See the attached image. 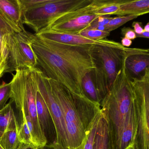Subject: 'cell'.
<instances>
[{
    "label": "cell",
    "mask_w": 149,
    "mask_h": 149,
    "mask_svg": "<svg viewBox=\"0 0 149 149\" xmlns=\"http://www.w3.org/2000/svg\"><path fill=\"white\" fill-rule=\"evenodd\" d=\"M33 51L46 76L67 88L73 95L85 97L82 80L94 69L92 45H68L37 37L28 33Z\"/></svg>",
    "instance_id": "1"
},
{
    "label": "cell",
    "mask_w": 149,
    "mask_h": 149,
    "mask_svg": "<svg viewBox=\"0 0 149 149\" xmlns=\"http://www.w3.org/2000/svg\"><path fill=\"white\" fill-rule=\"evenodd\" d=\"M35 69L17 70L11 83V97L19 111L22 120L30 130L34 144L38 148L47 145V140L40 126L36 105L37 85Z\"/></svg>",
    "instance_id": "2"
},
{
    "label": "cell",
    "mask_w": 149,
    "mask_h": 149,
    "mask_svg": "<svg viewBox=\"0 0 149 149\" xmlns=\"http://www.w3.org/2000/svg\"><path fill=\"white\" fill-rule=\"evenodd\" d=\"M133 99L131 78L124 60L122 68L101 102L112 127L114 143L121 132Z\"/></svg>",
    "instance_id": "3"
},
{
    "label": "cell",
    "mask_w": 149,
    "mask_h": 149,
    "mask_svg": "<svg viewBox=\"0 0 149 149\" xmlns=\"http://www.w3.org/2000/svg\"><path fill=\"white\" fill-rule=\"evenodd\" d=\"M127 49L122 45L91 46L92 78L101 102L122 68Z\"/></svg>",
    "instance_id": "4"
},
{
    "label": "cell",
    "mask_w": 149,
    "mask_h": 149,
    "mask_svg": "<svg viewBox=\"0 0 149 149\" xmlns=\"http://www.w3.org/2000/svg\"><path fill=\"white\" fill-rule=\"evenodd\" d=\"M23 24L36 33L60 15L91 3L92 0H19Z\"/></svg>",
    "instance_id": "5"
},
{
    "label": "cell",
    "mask_w": 149,
    "mask_h": 149,
    "mask_svg": "<svg viewBox=\"0 0 149 149\" xmlns=\"http://www.w3.org/2000/svg\"><path fill=\"white\" fill-rule=\"evenodd\" d=\"M48 80L53 95L60 105L64 117L68 149H78L85 138L86 127L72 93L60 83L49 78Z\"/></svg>",
    "instance_id": "6"
},
{
    "label": "cell",
    "mask_w": 149,
    "mask_h": 149,
    "mask_svg": "<svg viewBox=\"0 0 149 149\" xmlns=\"http://www.w3.org/2000/svg\"><path fill=\"white\" fill-rule=\"evenodd\" d=\"M134 100L137 110L138 149H149V68L140 77L131 79Z\"/></svg>",
    "instance_id": "7"
},
{
    "label": "cell",
    "mask_w": 149,
    "mask_h": 149,
    "mask_svg": "<svg viewBox=\"0 0 149 149\" xmlns=\"http://www.w3.org/2000/svg\"><path fill=\"white\" fill-rule=\"evenodd\" d=\"M28 32L15 33L5 36L7 48V69L11 73L19 69H34L37 65V59L31 46Z\"/></svg>",
    "instance_id": "8"
},
{
    "label": "cell",
    "mask_w": 149,
    "mask_h": 149,
    "mask_svg": "<svg viewBox=\"0 0 149 149\" xmlns=\"http://www.w3.org/2000/svg\"><path fill=\"white\" fill-rule=\"evenodd\" d=\"M35 73L38 90L47 106L54 125L56 134V141L54 144L68 149L64 117L60 105L53 95L48 78L38 68H36Z\"/></svg>",
    "instance_id": "9"
},
{
    "label": "cell",
    "mask_w": 149,
    "mask_h": 149,
    "mask_svg": "<svg viewBox=\"0 0 149 149\" xmlns=\"http://www.w3.org/2000/svg\"><path fill=\"white\" fill-rule=\"evenodd\" d=\"M91 3L60 15L40 32L51 31L69 34H79L100 16L91 13L89 6Z\"/></svg>",
    "instance_id": "10"
},
{
    "label": "cell",
    "mask_w": 149,
    "mask_h": 149,
    "mask_svg": "<svg viewBox=\"0 0 149 149\" xmlns=\"http://www.w3.org/2000/svg\"><path fill=\"white\" fill-rule=\"evenodd\" d=\"M35 34L37 37L43 40L74 46H86L97 44L111 46L122 45L121 43L107 39L94 40L85 38L79 35L69 34L51 31L41 32Z\"/></svg>",
    "instance_id": "11"
},
{
    "label": "cell",
    "mask_w": 149,
    "mask_h": 149,
    "mask_svg": "<svg viewBox=\"0 0 149 149\" xmlns=\"http://www.w3.org/2000/svg\"><path fill=\"white\" fill-rule=\"evenodd\" d=\"M124 63L131 79L140 77L149 68V49L127 48Z\"/></svg>",
    "instance_id": "12"
},
{
    "label": "cell",
    "mask_w": 149,
    "mask_h": 149,
    "mask_svg": "<svg viewBox=\"0 0 149 149\" xmlns=\"http://www.w3.org/2000/svg\"><path fill=\"white\" fill-rule=\"evenodd\" d=\"M138 124L137 110L133 99L121 132L114 143L115 149H125L131 144H136Z\"/></svg>",
    "instance_id": "13"
},
{
    "label": "cell",
    "mask_w": 149,
    "mask_h": 149,
    "mask_svg": "<svg viewBox=\"0 0 149 149\" xmlns=\"http://www.w3.org/2000/svg\"><path fill=\"white\" fill-rule=\"evenodd\" d=\"M37 116L42 131L47 140V145L54 144L56 141L55 129L47 106L37 88L36 93Z\"/></svg>",
    "instance_id": "14"
},
{
    "label": "cell",
    "mask_w": 149,
    "mask_h": 149,
    "mask_svg": "<svg viewBox=\"0 0 149 149\" xmlns=\"http://www.w3.org/2000/svg\"><path fill=\"white\" fill-rule=\"evenodd\" d=\"M0 15L15 33L26 32L19 0H0Z\"/></svg>",
    "instance_id": "15"
},
{
    "label": "cell",
    "mask_w": 149,
    "mask_h": 149,
    "mask_svg": "<svg viewBox=\"0 0 149 149\" xmlns=\"http://www.w3.org/2000/svg\"><path fill=\"white\" fill-rule=\"evenodd\" d=\"M93 149H115L112 127L102 108Z\"/></svg>",
    "instance_id": "16"
},
{
    "label": "cell",
    "mask_w": 149,
    "mask_h": 149,
    "mask_svg": "<svg viewBox=\"0 0 149 149\" xmlns=\"http://www.w3.org/2000/svg\"><path fill=\"white\" fill-rule=\"evenodd\" d=\"M149 13V0H124L114 15L141 16Z\"/></svg>",
    "instance_id": "17"
},
{
    "label": "cell",
    "mask_w": 149,
    "mask_h": 149,
    "mask_svg": "<svg viewBox=\"0 0 149 149\" xmlns=\"http://www.w3.org/2000/svg\"><path fill=\"white\" fill-rule=\"evenodd\" d=\"M124 0H92L90 4L91 13L97 16L114 15Z\"/></svg>",
    "instance_id": "18"
},
{
    "label": "cell",
    "mask_w": 149,
    "mask_h": 149,
    "mask_svg": "<svg viewBox=\"0 0 149 149\" xmlns=\"http://www.w3.org/2000/svg\"><path fill=\"white\" fill-rule=\"evenodd\" d=\"M101 112V106L97 107L95 110V114L85 130V138L78 149H94L96 133Z\"/></svg>",
    "instance_id": "19"
},
{
    "label": "cell",
    "mask_w": 149,
    "mask_h": 149,
    "mask_svg": "<svg viewBox=\"0 0 149 149\" xmlns=\"http://www.w3.org/2000/svg\"><path fill=\"white\" fill-rule=\"evenodd\" d=\"M18 124L13 110L9 103L0 111V137L7 130L14 128Z\"/></svg>",
    "instance_id": "20"
},
{
    "label": "cell",
    "mask_w": 149,
    "mask_h": 149,
    "mask_svg": "<svg viewBox=\"0 0 149 149\" xmlns=\"http://www.w3.org/2000/svg\"><path fill=\"white\" fill-rule=\"evenodd\" d=\"M91 71L87 73L83 78L81 82L82 88L84 95L89 99L101 104V99L93 81Z\"/></svg>",
    "instance_id": "21"
},
{
    "label": "cell",
    "mask_w": 149,
    "mask_h": 149,
    "mask_svg": "<svg viewBox=\"0 0 149 149\" xmlns=\"http://www.w3.org/2000/svg\"><path fill=\"white\" fill-rule=\"evenodd\" d=\"M19 125L8 129L0 137V145L4 149H17L20 144L18 138Z\"/></svg>",
    "instance_id": "22"
},
{
    "label": "cell",
    "mask_w": 149,
    "mask_h": 149,
    "mask_svg": "<svg viewBox=\"0 0 149 149\" xmlns=\"http://www.w3.org/2000/svg\"><path fill=\"white\" fill-rule=\"evenodd\" d=\"M138 17L137 15H126L112 18L108 24L105 26L104 31L110 33L111 31L124 25L126 22L136 19Z\"/></svg>",
    "instance_id": "23"
},
{
    "label": "cell",
    "mask_w": 149,
    "mask_h": 149,
    "mask_svg": "<svg viewBox=\"0 0 149 149\" xmlns=\"http://www.w3.org/2000/svg\"><path fill=\"white\" fill-rule=\"evenodd\" d=\"M78 35L90 40H98L109 36L110 33L87 28L79 33Z\"/></svg>",
    "instance_id": "24"
},
{
    "label": "cell",
    "mask_w": 149,
    "mask_h": 149,
    "mask_svg": "<svg viewBox=\"0 0 149 149\" xmlns=\"http://www.w3.org/2000/svg\"><path fill=\"white\" fill-rule=\"evenodd\" d=\"M5 36L3 40L0 41V78L6 73L7 69L8 53Z\"/></svg>",
    "instance_id": "25"
},
{
    "label": "cell",
    "mask_w": 149,
    "mask_h": 149,
    "mask_svg": "<svg viewBox=\"0 0 149 149\" xmlns=\"http://www.w3.org/2000/svg\"><path fill=\"white\" fill-rule=\"evenodd\" d=\"M18 138L20 143L33 144L30 130L26 123L23 120H22L20 125H19Z\"/></svg>",
    "instance_id": "26"
},
{
    "label": "cell",
    "mask_w": 149,
    "mask_h": 149,
    "mask_svg": "<svg viewBox=\"0 0 149 149\" xmlns=\"http://www.w3.org/2000/svg\"><path fill=\"white\" fill-rule=\"evenodd\" d=\"M11 97V83L3 82L0 85V111L4 109L8 100Z\"/></svg>",
    "instance_id": "27"
},
{
    "label": "cell",
    "mask_w": 149,
    "mask_h": 149,
    "mask_svg": "<svg viewBox=\"0 0 149 149\" xmlns=\"http://www.w3.org/2000/svg\"><path fill=\"white\" fill-rule=\"evenodd\" d=\"M112 17H105L104 16H99L95 19L91 24L89 28L93 29L97 26H105L108 24L110 21L112 19Z\"/></svg>",
    "instance_id": "28"
},
{
    "label": "cell",
    "mask_w": 149,
    "mask_h": 149,
    "mask_svg": "<svg viewBox=\"0 0 149 149\" xmlns=\"http://www.w3.org/2000/svg\"><path fill=\"white\" fill-rule=\"evenodd\" d=\"M0 32H1L4 34H9L15 32L13 28L1 17V15H0Z\"/></svg>",
    "instance_id": "29"
},
{
    "label": "cell",
    "mask_w": 149,
    "mask_h": 149,
    "mask_svg": "<svg viewBox=\"0 0 149 149\" xmlns=\"http://www.w3.org/2000/svg\"><path fill=\"white\" fill-rule=\"evenodd\" d=\"M121 34L123 37L130 40H134L136 38V34L134 30L130 27H125L121 29Z\"/></svg>",
    "instance_id": "30"
},
{
    "label": "cell",
    "mask_w": 149,
    "mask_h": 149,
    "mask_svg": "<svg viewBox=\"0 0 149 149\" xmlns=\"http://www.w3.org/2000/svg\"><path fill=\"white\" fill-rule=\"evenodd\" d=\"M142 23L138 22H134L132 24L134 32L136 34H140L143 32V28L142 26Z\"/></svg>",
    "instance_id": "31"
},
{
    "label": "cell",
    "mask_w": 149,
    "mask_h": 149,
    "mask_svg": "<svg viewBox=\"0 0 149 149\" xmlns=\"http://www.w3.org/2000/svg\"><path fill=\"white\" fill-rule=\"evenodd\" d=\"M17 149H39V148L33 144L20 143Z\"/></svg>",
    "instance_id": "32"
},
{
    "label": "cell",
    "mask_w": 149,
    "mask_h": 149,
    "mask_svg": "<svg viewBox=\"0 0 149 149\" xmlns=\"http://www.w3.org/2000/svg\"><path fill=\"white\" fill-rule=\"evenodd\" d=\"M132 44V41L130 39L123 37L121 40V44L123 47H125L128 48L130 47Z\"/></svg>",
    "instance_id": "33"
},
{
    "label": "cell",
    "mask_w": 149,
    "mask_h": 149,
    "mask_svg": "<svg viewBox=\"0 0 149 149\" xmlns=\"http://www.w3.org/2000/svg\"><path fill=\"white\" fill-rule=\"evenodd\" d=\"M39 149H66L62 148L56 145H46L43 147L39 148Z\"/></svg>",
    "instance_id": "34"
},
{
    "label": "cell",
    "mask_w": 149,
    "mask_h": 149,
    "mask_svg": "<svg viewBox=\"0 0 149 149\" xmlns=\"http://www.w3.org/2000/svg\"><path fill=\"white\" fill-rule=\"evenodd\" d=\"M136 38L139 37V38H146V39H149V32L143 31L142 33L140 34H136Z\"/></svg>",
    "instance_id": "35"
},
{
    "label": "cell",
    "mask_w": 149,
    "mask_h": 149,
    "mask_svg": "<svg viewBox=\"0 0 149 149\" xmlns=\"http://www.w3.org/2000/svg\"><path fill=\"white\" fill-rule=\"evenodd\" d=\"M125 149H138L135 143H132L129 145Z\"/></svg>",
    "instance_id": "36"
},
{
    "label": "cell",
    "mask_w": 149,
    "mask_h": 149,
    "mask_svg": "<svg viewBox=\"0 0 149 149\" xmlns=\"http://www.w3.org/2000/svg\"><path fill=\"white\" fill-rule=\"evenodd\" d=\"M143 31L145 32H149V23L148 22L146 25L143 28Z\"/></svg>",
    "instance_id": "37"
},
{
    "label": "cell",
    "mask_w": 149,
    "mask_h": 149,
    "mask_svg": "<svg viewBox=\"0 0 149 149\" xmlns=\"http://www.w3.org/2000/svg\"><path fill=\"white\" fill-rule=\"evenodd\" d=\"M6 34H4L3 33L0 32V41H3L4 39L5 36Z\"/></svg>",
    "instance_id": "38"
},
{
    "label": "cell",
    "mask_w": 149,
    "mask_h": 149,
    "mask_svg": "<svg viewBox=\"0 0 149 149\" xmlns=\"http://www.w3.org/2000/svg\"><path fill=\"white\" fill-rule=\"evenodd\" d=\"M0 149H4L2 148V146H1V145H0Z\"/></svg>",
    "instance_id": "39"
}]
</instances>
